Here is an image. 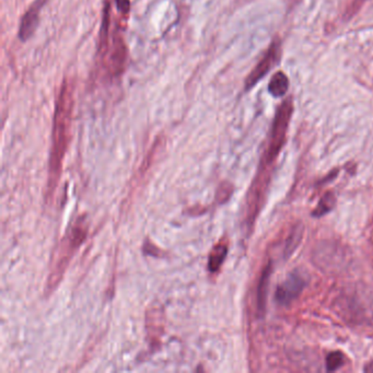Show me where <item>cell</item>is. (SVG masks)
Returning a JSON list of instances; mask_svg holds the SVG:
<instances>
[{
	"instance_id": "6da1fadb",
	"label": "cell",
	"mask_w": 373,
	"mask_h": 373,
	"mask_svg": "<svg viewBox=\"0 0 373 373\" xmlns=\"http://www.w3.org/2000/svg\"><path fill=\"white\" fill-rule=\"evenodd\" d=\"M75 108V84L71 79H65L61 84L59 95L55 103L53 134H52V153L48 171V193L53 194L61 178L63 161L68 149L71 137V125Z\"/></svg>"
},
{
	"instance_id": "7a4b0ae2",
	"label": "cell",
	"mask_w": 373,
	"mask_h": 373,
	"mask_svg": "<svg viewBox=\"0 0 373 373\" xmlns=\"http://www.w3.org/2000/svg\"><path fill=\"white\" fill-rule=\"evenodd\" d=\"M97 56L106 76L110 77L111 79L119 78L126 69L128 50L124 40L121 26L114 23V28H112L111 3L108 0H106L103 11Z\"/></svg>"
},
{
	"instance_id": "3957f363",
	"label": "cell",
	"mask_w": 373,
	"mask_h": 373,
	"mask_svg": "<svg viewBox=\"0 0 373 373\" xmlns=\"http://www.w3.org/2000/svg\"><path fill=\"white\" fill-rule=\"evenodd\" d=\"M292 112H294V101L291 97H287L286 100L280 103L275 114L271 136L268 140V147L264 155L265 164H271L278 157L279 153L284 147L288 127L291 121Z\"/></svg>"
},
{
	"instance_id": "277c9868",
	"label": "cell",
	"mask_w": 373,
	"mask_h": 373,
	"mask_svg": "<svg viewBox=\"0 0 373 373\" xmlns=\"http://www.w3.org/2000/svg\"><path fill=\"white\" fill-rule=\"evenodd\" d=\"M87 237V224H84V218L78 219L77 224L71 228L70 233L65 238L61 243V252L56 262L53 271L50 273L48 278V289L52 290L57 286L58 283L63 276L64 271H66L69 260L74 254L75 251L82 245Z\"/></svg>"
},
{
	"instance_id": "5b68a950",
	"label": "cell",
	"mask_w": 373,
	"mask_h": 373,
	"mask_svg": "<svg viewBox=\"0 0 373 373\" xmlns=\"http://www.w3.org/2000/svg\"><path fill=\"white\" fill-rule=\"evenodd\" d=\"M279 56H280V41L275 40L268 48L265 55L253 68L252 73L247 76V80H245V90L247 91L252 89L255 84H258V82L263 79L264 77L276 65Z\"/></svg>"
},
{
	"instance_id": "8992f818",
	"label": "cell",
	"mask_w": 373,
	"mask_h": 373,
	"mask_svg": "<svg viewBox=\"0 0 373 373\" xmlns=\"http://www.w3.org/2000/svg\"><path fill=\"white\" fill-rule=\"evenodd\" d=\"M305 284L307 283L305 277L301 274L298 271L289 274L277 288L275 294L277 303L280 305H289L303 291Z\"/></svg>"
},
{
	"instance_id": "52a82bcc",
	"label": "cell",
	"mask_w": 373,
	"mask_h": 373,
	"mask_svg": "<svg viewBox=\"0 0 373 373\" xmlns=\"http://www.w3.org/2000/svg\"><path fill=\"white\" fill-rule=\"evenodd\" d=\"M48 1V0H35L26 11L19 27L18 37L21 42H27L35 35L40 23L41 10Z\"/></svg>"
},
{
	"instance_id": "ba28073f",
	"label": "cell",
	"mask_w": 373,
	"mask_h": 373,
	"mask_svg": "<svg viewBox=\"0 0 373 373\" xmlns=\"http://www.w3.org/2000/svg\"><path fill=\"white\" fill-rule=\"evenodd\" d=\"M271 263L267 264L260 274L258 286V310L260 316H263L266 310V300H267L268 285L271 275Z\"/></svg>"
},
{
	"instance_id": "9c48e42d",
	"label": "cell",
	"mask_w": 373,
	"mask_h": 373,
	"mask_svg": "<svg viewBox=\"0 0 373 373\" xmlns=\"http://www.w3.org/2000/svg\"><path fill=\"white\" fill-rule=\"evenodd\" d=\"M289 78L283 71H277L268 84V93L274 97H283L289 89Z\"/></svg>"
},
{
	"instance_id": "30bf717a",
	"label": "cell",
	"mask_w": 373,
	"mask_h": 373,
	"mask_svg": "<svg viewBox=\"0 0 373 373\" xmlns=\"http://www.w3.org/2000/svg\"><path fill=\"white\" fill-rule=\"evenodd\" d=\"M228 254V245L226 242H220L216 245L209 254V260H208V269L211 273L218 271L220 266L224 263V258Z\"/></svg>"
},
{
	"instance_id": "8fae6325",
	"label": "cell",
	"mask_w": 373,
	"mask_h": 373,
	"mask_svg": "<svg viewBox=\"0 0 373 373\" xmlns=\"http://www.w3.org/2000/svg\"><path fill=\"white\" fill-rule=\"evenodd\" d=\"M335 204H336V198H335L334 193H325V194L321 198L320 202H318L316 209L313 211V217H323L324 215L329 213V211L333 209Z\"/></svg>"
},
{
	"instance_id": "7c38bea8",
	"label": "cell",
	"mask_w": 373,
	"mask_h": 373,
	"mask_svg": "<svg viewBox=\"0 0 373 373\" xmlns=\"http://www.w3.org/2000/svg\"><path fill=\"white\" fill-rule=\"evenodd\" d=\"M345 363V356L343 352H329L327 357H326V369L327 371H336L337 369L341 368Z\"/></svg>"
},
{
	"instance_id": "4fadbf2b",
	"label": "cell",
	"mask_w": 373,
	"mask_h": 373,
	"mask_svg": "<svg viewBox=\"0 0 373 373\" xmlns=\"http://www.w3.org/2000/svg\"><path fill=\"white\" fill-rule=\"evenodd\" d=\"M116 9L122 15V18L127 20L131 12V0H115Z\"/></svg>"
}]
</instances>
